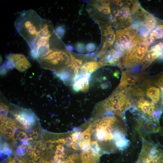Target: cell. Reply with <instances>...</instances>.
<instances>
[{"mask_svg":"<svg viewBox=\"0 0 163 163\" xmlns=\"http://www.w3.org/2000/svg\"><path fill=\"white\" fill-rule=\"evenodd\" d=\"M43 21L35 11L30 9L21 13L14 23L16 30L27 42L30 50L39 36Z\"/></svg>","mask_w":163,"mask_h":163,"instance_id":"cell-1","label":"cell"},{"mask_svg":"<svg viewBox=\"0 0 163 163\" xmlns=\"http://www.w3.org/2000/svg\"><path fill=\"white\" fill-rule=\"evenodd\" d=\"M76 48L78 52H82L85 50V45L82 43H78L77 44Z\"/></svg>","mask_w":163,"mask_h":163,"instance_id":"cell-23","label":"cell"},{"mask_svg":"<svg viewBox=\"0 0 163 163\" xmlns=\"http://www.w3.org/2000/svg\"><path fill=\"white\" fill-rule=\"evenodd\" d=\"M90 75L79 76L77 75L73 78V88L76 92L87 91L89 88Z\"/></svg>","mask_w":163,"mask_h":163,"instance_id":"cell-10","label":"cell"},{"mask_svg":"<svg viewBox=\"0 0 163 163\" xmlns=\"http://www.w3.org/2000/svg\"><path fill=\"white\" fill-rule=\"evenodd\" d=\"M8 109V107L5 104L1 103L0 105V111L1 115L6 114Z\"/></svg>","mask_w":163,"mask_h":163,"instance_id":"cell-22","label":"cell"},{"mask_svg":"<svg viewBox=\"0 0 163 163\" xmlns=\"http://www.w3.org/2000/svg\"><path fill=\"white\" fill-rule=\"evenodd\" d=\"M137 30L139 34V35L145 38L146 37L150 31L144 24L139 26Z\"/></svg>","mask_w":163,"mask_h":163,"instance_id":"cell-16","label":"cell"},{"mask_svg":"<svg viewBox=\"0 0 163 163\" xmlns=\"http://www.w3.org/2000/svg\"><path fill=\"white\" fill-rule=\"evenodd\" d=\"M91 145L94 151L97 153L99 152L101 150L97 141H93L91 142Z\"/></svg>","mask_w":163,"mask_h":163,"instance_id":"cell-21","label":"cell"},{"mask_svg":"<svg viewBox=\"0 0 163 163\" xmlns=\"http://www.w3.org/2000/svg\"><path fill=\"white\" fill-rule=\"evenodd\" d=\"M12 113L16 120L24 126H29L35 121V116L30 110L20 108Z\"/></svg>","mask_w":163,"mask_h":163,"instance_id":"cell-7","label":"cell"},{"mask_svg":"<svg viewBox=\"0 0 163 163\" xmlns=\"http://www.w3.org/2000/svg\"><path fill=\"white\" fill-rule=\"evenodd\" d=\"M96 20L100 27L102 35V44L98 56L103 57L108 51L107 49L111 47L115 41L116 34L110 23L100 21L96 18Z\"/></svg>","mask_w":163,"mask_h":163,"instance_id":"cell-4","label":"cell"},{"mask_svg":"<svg viewBox=\"0 0 163 163\" xmlns=\"http://www.w3.org/2000/svg\"><path fill=\"white\" fill-rule=\"evenodd\" d=\"M146 95L155 104H157L160 100V91L158 88L152 87L148 88L146 91Z\"/></svg>","mask_w":163,"mask_h":163,"instance_id":"cell-13","label":"cell"},{"mask_svg":"<svg viewBox=\"0 0 163 163\" xmlns=\"http://www.w3.org/2000/svg\"><path fill=\"white\" fill-rule=\"evenodd\" d=\"M74 142L80 141L82 138V134L81 133L78 132L73 133L71 135Z\"/></svg>","mask_w":163,"mask_h":163,"instance_id":"cell-20","label":"cell"},{"mask_svg":"<svg viewBox=\"0 0 163 163\" xmlns=\"http://www.w3.org/2000/svg\"><path fill=\"white\" fill-rule=\"evenodd\" d=\"M95 48V45L93 43H89L88 44L86 47V50L89 52H91L94 51Z\"/></svg>","mask_w":163,"mask_h":163,"instance_id":"cell-25","label":"cell"},{"mask_svg":"<svg viewBox=\"0 0 163 163\" xmlns=\"http://www.w3.org/2000/svg\"><path fill=\"white\" fill-rule=\"evenodd\" d=\"M139 65H136L132 68L131 71L132 72H134L138 70L140 67Z\"/></svg>","mask_w":163,"mask_h":163,"instance_id":"cell-30","label":"cell"},{"mask_svg":"<svg viewBox=\"0 0 163 163\" xmlns=\"http://www.w3.org/2000/svg\"><path fill=\"white\" fill-rule=\"evenodd\" d=\"M33 151V148L31 147H28L26 150V152L27 154L28 155H32Z\"/></svg>","mask_w":163,"mask_h":163,"instance_id":"cell-28","label":"cell"},{"mask_svg":"<svg viewBox=\"0 0 163 163\" xmlns=\"http://www.w3.org/2000/svg\"><path fill=\"white\" fill-rule=\"evenodd\" d=\"M123 52L111 49L108 51L99 61L101 66L117 64L120 58L124 55Z\"/></svg>","mask_w":163,"mask_h":163,"instance_id":"cell-9","label":"cell"},{"mask_svg":"<svg viewBox=\"0 0 163 163\" xmlns=\"http://www.w3.org/2000/svg\"><path fill=\"white\" fill-rule=\"evenodd\" d=\"M38 60L42 68L56 73L68 67L71 61L70 52L56 48Z\"/></svg>","mask_w":163,"mask_h":163,"instance_id":"cell-2","label":"cell"},{"mask_svg":"<svg viewBox=\"0 0 163 163\" xmlns=\"http://www.w3.org/2000/svg\"><path fill=\"white\" fill-rule=\"evenodd\" d=\"M96 130V137L97 139L100 141H105V134L103 129L97 125Z\"/></svg>","mask_w":163,"mask_h":163,"instance_id":"cell-17","label":"cell"},{"mask_svg":"<svg viewBox=\"0 0 163 163\" xmlns=\"http://www.w3.org/2000/svg\"><path fill=\"white\" fill-rule=\"evenodd\" d=\"M13 161H9L8 162H7L6 163H13Z\"/></svg>","mask_w":163,"mask_h":163,"instance_id":"cell-32","label":"cell"},{"mask_svg":"<svg viewBox=\"0 0 163 163\" xmlns=\"http://www.w3.org/2000/svg\"><path fill=\"white\" fill-rule=\"evenodd\" d=\"M162 51H163V42H160L152 46L149 51V52L150 53Z\"/></svg>","mask_w":163,"mask_h":163,"instance_id":"cell-18","label":"cell"},{"mask_svg":"<svg viewBox=\"0 0 163 163\" xmlns=\"http://www.w3.org/2000/svg\"><path fill=\"white\" fill-rule=\"evenodd\" d=\"M54 142H55L56 143H61L62 144H65L66 142V141L64 140V139H58L57 140L55 141Z\"/></svg>","mask_w":163,"mask_h":163,"instance_id":"cell-29","label":"cell"},{"mask_svg":"<svg viewBox=\"0 0 163 163\" xmlns=\"http://www.w3.org/2000/svg\"><path fill=\"white\" fill-rule=\"evenodd\" d=\"M82 138L85 141L90 140V134L89 133H82Z\"/></svg>","mask_w":163,"mask_h":163,"instance_id":"cell-24","label":"cell"},{"mask_svg":"<svg viewBox=\"0 0 163 163\" xmlns=\"http://www.w3.org/2000/svg\"><path fill=\"white\" fill-rule=\"evenodd\" d=\"M45 150V146L43 145H37L33 148V154L31 155L33 159H37L40 157L43 152V150Z\"/></svg>","mask_w":163,"mask_h":163,"instance_id":"cell-15","label":"cell"},{"mask_svg":"<svg viewBox=\"0 0 163 163\" xmlns=\"http://www.w3.org/2000/svg\"><path fill=\"white\" fill-rule=\"evenodd\" d=\"M66 142L71 145L73 143V141L72 136H69L67 137L66 139Z\"/></svg>","mask_w":163,"mask_h":163,"instance_id":"cell-26","label":"cell"},{"mask_svg":"<svg viewBox=\"0 0 163 163\" xmlns=\"http://www.w3.org/2000/svg\"><path fill=\"white\" fill-rule=\"evenodd\" d=\"M56 148H59L62 150V151H64V147L61 144H59L56 146Z\"/></svg>","mask_w":163,"mask_h":163,"instance_id":"cell-31","label":"cell"},{"mask_svg":"<svg viewBox=\"0 0 163 163\" xmlns=\"http://www.w3.org/2000/svg\"><path fill=\"white\" fill-rule=\"evenodd\" d=\"M149 39L150 43H152L155 41L157 39L154 35L151 33L149 37Z\"/></svg>","mask_w":163,"mask_h":163,"instance_id":"cell-27","label":"cell"},{"mask_svg":"<svg viewBox=\"0 0 163 163\" xmlns=\"http://www.w3.org/2000/svg\"><path fill=\"white\" fill-rule=\"evenodd\" d=\"M143 23L151 30L157 24V21L153 16L146 13L144 16Z\"/></svg>","mask_w":163,"mask_h":163,"instance_id":"cell-14","label":"cell"},{"mask_svg":"<svg viewBox=\"0 0 163 163\" xmlns=\"http://www.w3.org/2000/svg\"><path fill=\"white\" fill-rule=\"evenodd\" d=\"M70 54L71 61L67 68L70 69L71 71L73 72L75 76L78 74L80 68L83 63L84 61L81 58L76 56L70 52Z\"/></svg>","mask_w":163,"mask_h":163,"instance_id":"cell-12","label":"cell"},{"mask_svg":"<svg viewBox=\"0 0 163 163\" xmlns=\"http://www.w3.org/2000/svg\"><path fill=\"white\" fill-rule=\"evenodd\" d=\"M137 30L132 28L130 26L127 28L118 30L116 31V43L121 44H130L136 37Z\"/></svg>","mask_w":163,"mask_h":163,"instance_id":"cell-6","label":"cell"},{"mask_svg":"<svg viewBox=\"0 0 163 163\" xmlns=\"http://www.w3.org/2000/svg\"><path fill=\"white\" fill-rule=\"evenodd\" d=\"M136 163H163V151L154 144L143 140Z\"/></svg>","mask_w":163,"mask_h":163,"instance_id":"cell-3","label":"cell"},{"mask_svg":"<svg viewBox=\"0 0 163 163\" xmlns=\"http://www.w3.org/2000/svg\"><path fill=\"white\" fill-rule=\"evenodd\" d=\"M6 61L13 69L15 68L21 72H24L31 66L26 57L21 53H12L6 57Z\"/></svg>","mask_w":163,"mask_h":163,"instance_id":"cell-5","label":"cell"},{"mask_svg":"<svg viewBox=\"0 0 163 163\" xmlns=\"http://www.w3.org/2000/svg\"><path fill=\"white\" fill-rule=\"evenodd\" d=\"M101 66L99 62L93 60L86 62L81 66L78 75L79 76L90 75L92 73Z\"/></svg>","mask_w":163,"mask_h":163,"instance_id":"cell-11","label":"cell"},{"mask_svg":"<svg viewBox=\"0 0 163 163\" xmlns=\"http://www.w3.org/2000/svg\"><path fill=\"white\" fill-rule=\"evenodd\" d=\"M91 141H81L80 143V147L81 149L83 152H85L87 149L91 146Z\"/></svg>","mask_w":163,"mask_h":163,"instance_id":"cell-19","label":"cell"},{"mask_svg":"<svg viewBox=\"0 0 163 163\" xmlns=\"http://www.w3.org/2000/svg\"><path fill=\"white\" fill-rule=\"evenodd\" d=\"M110 5L109 2L106 1H93L91 4V8H90V12L93 16L110 14L111 11Z\"/></svg>","mask_w":163,"mask_h":163,"instance_id":"cell-8","label":"cell"}]
</instances>
